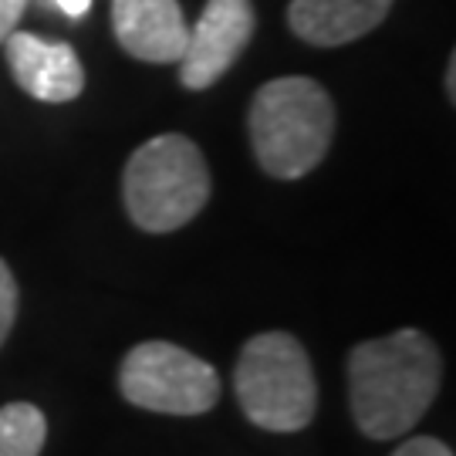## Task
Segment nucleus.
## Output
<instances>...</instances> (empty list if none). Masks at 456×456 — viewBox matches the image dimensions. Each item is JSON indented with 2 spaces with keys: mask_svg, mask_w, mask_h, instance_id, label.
<instances>
[{
  "mask_svg": "<svg viewBox=\"0 0 456 456\" xmlns=\"http://www.w3.org/2000/svg\"><path fill=\"white\" fill-rule=\"evenodd\" d=\"M28 0H0V45L17 31V20L24 14Z\"/></svg>",
  "mask_w": 456,
  "mask_h": 456,
  "instance_id": "13",
  "label": "nucleus"
},
{
  "mask_svg": "<svg viewBox=\"0 0 456 456\" xmlns=\"http://www.w3.org/2000/svg\"><path fill=\"white\" fill-rule=\"evenodd\" d=\"M247 129L264 173L274 180H301L325 159L331 146L335 105L311 78H274L250 102Z\"/></svg>",
  "mask_w": 456,
  "mask_h": 456,
  "instance_id": "2",
  "label": "nucleus"
},
{
  "mask_svg": "<svg viewBox=\"0 0 456 456\" xmlns=\"http://www.w3.org/2000/svg\"><path fill=\"white\" fill-rule=\"evenodd\" d=\"M440 379V348L416 328L355 345L348 355L352 419L369 440H395L433 406Z\"/></svg>",
  "mask_w": 456,
  "mask_h": 456,
  "instance_id": "1",
  "label": "nucleus"
},
{
  "mask_svg": "<svg viewBox=\"0 0 456 456\" xmlns=\"http://www.w3.org/2000/svg\"><path fill=\"white\" fill-rule=\"evenodd\" d=\"M392 0H291L288 24L291 31L314 48H338L375 31Z\"/></svg>",
  "mask_w": 456,
  "mask_h": 456,
  "instance_id": "9",
  "label": "nucleus"
},
{
  "mask_svg": "<svg viewBox=\"0 0 456 456\" xmlns=\"http://www.w3.org/2000/svg\"><path fill=\"white\" fill-rule=\"evenodd\" d=\"M392 456H453V450L446 443L433 440V436H412L406 440Z\"/></svg>",
  "mask_w": 456,
  "mask_h": 456,
  "instance_id": "12",
  "label": "nucleus"
},
{
  "mask_svg": "<svg viewBox=\"0 0 456 456\" xmlns=\"http://www.w3.org/2000/svg\"><path fill=\"white\" fill-rule=\"evenodd\" d=\"M233 389L244 416L261 429L297 433L314 419V372L305 345L288 331H264L244 345Z\"/></svg>",
  "mask_w": 456,
  "mask_h": 456,
  "instance_id": "4",
  "label": "nucleus"
},
{
  "mask_svg": "<svg viewBox=\"0 0 456 456\" xmlns=\"http://www.w3.org/2000/svg\"><path fill=\"white\" fill-rule=\"evenodd\" d=\"M122 196L132 224L146 233H169L193 220L210 200V169L186 135L166 132L132 152Z\"/></svg>",
  "mask_w": 456,
  "mask_h": 456,
  "instance_id": "3",
  "label": "nucleus"
},
{
  "mask_svg": "<svg viewBox=\"0 0 456 456\" xmlns=\"http://www.w3.org/2000/svg\"><path fill=\"white\" fill-rule=\"evenodd\" d=\"M14 314H17V284L11 267L0 261V345L11 335V328H14Z\"/></svg>",
  "mask_w": 456,
  "mask_h": 456,
  "instance_id": "11",
  "label": "nucleus"
},
{
  "mask_svg": "<svg viewBox=\"0 0 456 456\" xmlns=\"http://www.w3.org/2000/svg\"><path fill=\"white\" fill-rule=\"evenodd\" d=\"M68 17H82L88 7H92V0H54Z\"/></svg>",
  "mask_w": 456,
  "mask_h": 456,
  "instance_id": "14",
  "label": "nucleus"
},
{
  "mask_svg": "<svg viewBox=\"0 0 456 456\" xmlns=\"http://www.w3.org/2000/svg\"><path fill=\"white\" fill-rule=\"evenodd\" d=\"M257 17L250 0H207L203 14L190 28L186 51L176 61L186 88H210L227 75L254 37Z\"/></svg>",
  "mask_w": 456,
  "mask_h": 456,
  "instance_id": "6",
  "label": "nucleus"
},
{
  "mask_svg": "<svg viewBox=\"0 0 456 456\" xmlns=\"http://www.w3.org/2000/svg\"><path fill=\"white\" fill-rule=\"evenodd\" d=\"M4 45H7L11 75L31 98L61 105L82 95L85 68L68 45H54V41L24 31H14Z\"/></svg>",
  "mask_w": 456,
  "mask_h": 456,
  "instance_id": "8",
  "label": "nucleus"
},
{
  "mask_svg": "<svg viewBox=\"0 0 456 456\" xmlns=\"http://www.w3.org/2000/svg\"><path fill=\"white\" fill-rule=\"evenodd\" d=\"M115 41L139 61L173 65L180 61L190 24L176 0H112Z\"/></svg>",
  "mask_w": 456,
  "mask_h": 456,
  "instance_id": "7",
  "label": "nucleus"
},
{
  "mask_svg": "<svg viewBox=\"0 0 456 456\" xmlns=\"http://www.w3.org/2000/svg\"><path fill=\"white\" fill-rule=\"evenodd\" d=\"M48 436L45 412L31 403L0 406V456H37Z\"/></svg>",
  "mask_w": 456,
  "mask_h": 456,
  "instance_id": "10",
  "label": "nucleus"
},
{
  "mask_svg": "<svg viewBox=\"0 0 456 456\" xmlns=\"http://www.w3.org/2000/svg\"><path fill=\"white\" fill-rule=\"evenodd\" d=\"M118 389L132 406L166 416H200L220 399V375L210 362L173 342L135 345L122 369Z\"/></svg>",
  "mask_w": 456,
  "mask_h": 456,
  "instance_id": "5",
  "label": "nucleus"
}]
</instances>
